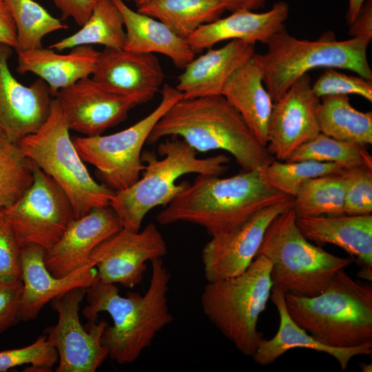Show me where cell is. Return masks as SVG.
<instances>
[{"instance_id": "1", "label": "cell", "mask_w": 372, "mask_h": 372, "mask_svg": "<svg viewBox=\"0 0 372 372\" xmlns=\"http://www.w3.org/2000/svg\"><path fill=\"white\" fill-rule=\"evenodd\" d=\"M150 262L151 280L143 295L130 292L122 296L115 284L96 278L85 289L88 304L83 314L89 322H95L102 311L111 316L113 324L105 327L101 343L108 358L121 365L136 361L157 333L174 320L167 304L170 272L162 258Z\"/></svg>"}, {"instance_id": "2", "label": "cell", "mask_w": 372, "mask_h": 372, "mask_svg": "<svg viewBox=\"0 0 372 372\" xmlns=\"http://www.w3.org/2000/svg\"><path fill=\"white\" fill-rule=\"evenodd\" d=\"M166 136L180 137L198 152L226 151L243 172L262 171L275 160L223 95L175 103L156 123L146 143Z\"/></svg>"}, {"instance_id": "3", "label": "cell", "mask_w": 372, "mask_h": 372, "mask_svg": "<svg viewBox=\"0 0 372 372\" xmlns=\"http://www.w3.org/2000/svg\"><path fill=\"white\" fill-rule=\"evenodd\" d=\"M197 175L193 183L156 215L158 223H191L214 236L234 229L260 209L291 197L267 185L259 171L228 178Z\"/></svg>"}, {"instance_id": "4", "label": "cell", "mask_w": 372, "mask_h": 372, "mask_svg": "<svg viewBox=\"0 0 372 372\" xmlns=\"http://www.w3.org/2000/svg\"><path fill=\"white\" fill-rule=\"evenodd\" d=\"M158 155L142 152L145 167L142 178L131 186L114 192L109 206L120 220L123 228L138 231L146 214L158 206L167 205L189 185L176 183L187 174L220 176L227 169L229 158L221 154L198 158V152L183 139L171 136L157 147Z\"/></svg>"}, {"instance_id": "5", "label": "cell", "mask_w": 372, "mask_h": 372, "mask_svg": "<svg viewBox=\"0 0 372 372\" xmlns=\"http://www.w3.org/2000/svg\"><path fill=\"white\" fill-rule=\"evenodd\" d=\"M291 318L315 339L329 347L372 344V286L339 270L319 295L285 293Z\"/></svg>"}, {"instance_id": "6", "label": "cell", "mask_w": 372, "mask_h": 372, "mask_svg": "<svg viewBox=\"0 0 372 372\" xmlns=\"http://www.w3.org/2000/svg\"><path fill=\"white\" fill-rule=\"evenodd\" d=\"M370 41L363 37L338 41L331 32L315 41L301 40L291 36L285 25L267 41V52L254 53V58L262 70L263 82L274 103L293 83L316 68L349 70L372 80L366 56Z\"/></svg>"}, {"instance_id": "7", "label": "cell", "mask_w": 372, "mask_h": 372, "mask_svg": "<svg viewBox=\"0 0 372 372\" xmlns=\"http://www.w3.org/2000/svg\"><path fill=\"white\" fill-rule=\"evenodd\" d=\"M271 261L272 289L303 297L322 293L352 258L333 255L311 243L296 225L293 207L267 227L257 255Z\"/></svg>"}, {"instance_id": "8", "label": "cell", "mask_w": 372, "mask_h": 372, "mask_svg": "<svg viewBox=\"0 0 372 372\" xmlns=\"http://www.w3.org/2000/svg\"><path fill=\"white\" fill-rule=\"evenodd\" d=\"M271 261L256 256L241 274L207 282L201 296L204 314L242 354L252 357L262 339L257 329L270 298Z\"/></svg>"}, {"instance_id": "9", "label": "cell", "mask_w": 372, "mask_h": 372, "mask_svg": "<svg viewBox=\"0 0 372 372\" xmlns=\"http://www.w3.org/2000/svg\"><path fill=\"white\" fill-rule=\"evenodd\" d=\"M70 130L59 103L53 98L43 125L17 144L26 157L61 187L77 218L93 208L109 206L115 192L91 176L70 138Z\"/></svg>"}, {"instance_id": "10", "label": "cell", "mask_w": 372, "mask_h": 372, "mask_svg": "<svg viewBox=\"0 0 372 372\" xmlns=\"http://www.w3.org/2000/svg\"><path fill=\"white\" fill-rule=\"evenodd\" d=\"M182 99L180 91L165 84L161 102L145 118L112 134L74 137L73 143L81 159L96 167L105 185L115 192L126 189L139 179L145 169L142 149L154 127Z\"/></svg>"}, {"instance_id": "11", "label": "cell", "mask_w": 372, "mask_h": 372, "mask_svg": "<svg viewBox=\"0 0 372 372\" xmlns=\"http://www.w3.org/2000/svg\"><path fill=\"white\" fill-rule=\"evenodd\" d=\"M34 180L23 196L1 213L22 248L28 245L50 249L75 218L61 187L34 163Z\"/></svg>"}, {"instance_id": "12", "label": "cell", "mask_w": 372, "mask_h": 372, "mask_svg": "<svg viewBox=\"0 0 372 372\" xmlns=\"http://www.w3.org/2000/svg\"><path fill=\"white\" fill-rule=\"evenodd\" d=\"M85 296V289L76 288L50 302L58 321L45 333L58 353L57 372H94L108 357L101 343L107 322H89L88 330L80 322L79 312Z\"/></svg>"}, {"instance_id": "13", "label": "cell", "mask_w": 372, "mask_h": 372, "mask_svg": "<svg viewBox=\"0 0 372 372\" xmlns=\"http://www.w3.org/2000/svg\"><path fill=\"white\" fill-rule=\"evenodd\" d=\"M167 251L162 234L150 223L138 231L122 228L99 245L89 260L99 280L132 288L141 282L146 262L163 258Z\"/></svg>"}, {"instance_id": "14", "label": "cell", "mask_w": 372, "mask_h": 372, "mask_svg": "<svg viewBox=\"0 0 372 372\" xmlns=\"http://www.w3.org/2000/svg\"><path fill=\"white\" fill-rule=\"evenodd\" d=\"M293 197H289L269 205L234 229L212 236L201 253L207 281L229 278L243 273L256 258L270 223L293 207Z\"/></svg>"}, {"instance_id": "15", "label": "cell", "mask_w": 372, "mask_h": 372, "mask_svg": "<svg viewBox=\"0 0 372 372\" xmlns=\"http://www.w3.org/2000/svg\"><path fill=\"white\" fill-rule=\"evenodd\" d=\"M311 85L307 73L273 103L267 147L276 160L285 161L298 147L320 133L316 118L320 98L313 92Z\"/></svg>"}, {"instance_id": "16", "label": "cell", "mask_w": 372, "mask_h": 372, "mask_svg": "<svg viewBox=\"0 0 372 372\" xmlns=\"http://www.w3.org/2000/svg\"><path fill=\"white\" fill-rule=\"evenodd\" d=\"M12 52V48L0 43V130L18 143L43 125L53 98L43 79L26 86L14 77L8 67Z\"/></svg>"}, {"instance_id": "17", "label": "cell", "mask_w": 372, "mask_h": 372, "mask_svg": "<svg viewBox=\"0 0 372 372\" xmlns=\"http://www.w3.org/2000/svg\"><path fill=\"white\" fill-rule=\"evenodd\" d=\"M54 98L69 129L85 136L101 135L125 121L130 110L138 105L134 99L109 92L90 77L60 90Z\"/></svg>"}, {"instance_id": "18", "label": "cell", "mask_w": 372, "mask_h": 372, "mask_svg": "<svg viewBox=\"0 0 372 372\" xmlns=\"http://www.w3.org/2000/svg\"><path fill=\"white\" fill-rule=\"evenodd\" d=\"M92 75V79L105 90L132 98L138 105L151 101L165 78L154 54L111 48H104L99 52Z\"/></svg>"}, {"instance_id": "19", "label": "cell", "mask_w": 372, "mask_h": 372, "mask_svg": "<svg viewBox=\"0 0 372 372\" xmlns=\"http://www.w3.org/2000/svg\"><path fill=\"white\" fill-rule=\"evenodd\" d=\"M45 251L36 245H28L21 248V280L23 290L20 301V320L35 318L47 303L72 289L87 288L96 278V271L90 260L65 276H53L45 266Z\"/></svg>"}, {"instance_id": "20", "label": "cell", "mask_w": 372, "mask_h": 372, "mask_svg": "<svg viewBox=\"0 0 372 372\" xmlns=\"http://www.w3.org/2000/svg\"><path fill=\"white\" fill-rule=\"evenodd\" d=\"M123 228L110 207H95L74 218L59 241L45 251L44 262L56 277L65 276L87 262L93 250Z\"/></svg>"}, {"instance_id": "21", "label": "cell", "mask_w": 372, "mask_h": 372, "mask_svg": "<svg viewBox=\"0 0 372 372\" xmlns=\"http://www.w3.org/2000/svg\"><path fill=\"white\" fill-rule=\"evenodd\" d=\"M289 11V6L284 1L275 3L269 10L261 13L240 9L227 17L201 25L186 40L195 54L227 40L266 44L285 25Z\"/></svg>"}, {"instance_id": "22", "label": "cell", "mask_w": 372, "mask_h": 372, "mask_svg": "<svg viewBox=\"0 0 372 372\" xmlns=\"http://www.w3.org/2000/svg\"><path fill=\"white\" fill-rule=\"evenodd\" d=\"M255 44L234 39L220 48H209L186 65L176 88L183 99L221 95L233 72L254 54Z\"/></svg>"}, {"instance_id": "23", "label": "cell", "mask_w": 372, "mask_h": 372, "mask_svg": "<svg viewBox=\"0 0 372 372\" xmlns=\"http://www.w3.org/2000/svg\"><path fill=\"white\" fill-rule=\"evenodd\" d=\"M285 292L271 289L270 299L276 306L280 318L276 334L269 340L262 339L256 353L252 356L259 365L266 366L273 363L280 356L295 348L309 349L323 352L333 357L345 371L349 361L354 356L369 355L372 344L350 348H338L322 344L300 327L290 316L285 304Z\"/></svg>"}, {"instance_id": "24", "label": "cell", "mask_w": 372, "mask_h": 372, "mask_svg": "<svg viewBox=\"0 0 372 372\" xmlns=\"http://www.w3.org/2000/svg\"><path fill=\"white\" fill-rule=\"evenodd\" d=\"M296 225L307 240L335 245L372 269V214L296 217Z\"/></svg>"}, {"instance_id": "25", "label": "cell", "mask_w": 372, "mask_h": 372, "mask_svg": "<svg viewBox=\"0 0 372 372\" xmlns=\"http://www.w3.org/2000/svg\"><path fill=\"white\" fill-rule=\"evenodd\" d=\"M90 45H78L67 54L50 48H37L18 52L17 71L33 73L49 86L52 98L61 89L90 77L99 55Z\"/></svg>"}, {"instance_id": "26", "label": "cell", "mask_w": 372, "mask_h": 372, "mask_svg": "<svg viewBox=\"0 0 372 372\" xmlns=\"http://www.w3.org/2000/svg\"><path fill=\"white\" fill-rule=\"evenodd\" d=\"M263 80L262 70L253 55L230 76L221 95L238 112L257 140L267 146L273 101Z\"/></svg>"}, {"instance_id": "27", "label": "cell", "mask_w": 372, "mask_h": 372, "mask_svg": "<svg viewBox=\"0 0 372 372\" xmlns=\"http://www.w3.org/2000/svg\"><path fill=\"white\" fill-rule=\"evenodd\" d=\"M121 12L125 41L123 49L139 53H159L184 69L195 56L186 39L176 34L163 22L132 10L123 0H111Z\"/></svg>"}, {"instance_id": "28", "label": "cell", "mask_w": 372, "mask_h": 372, "mask_svg": "<svg viewBox=\"0 0 372 372\" xmlns=\"http://www.w3.org/2000/svg\"><path fill=\"white\" fill-rule=\"evenodd\" d=\"M316 107L320 133L335 139L364 145L372 144V112L354 108L348 95H326Z\"/></svg>"}, {"instance_id": "29", "label": "cell", "mask_w": 372, "mask_h": 372, "mask_svg": "<svg viewBox=\"0 0 372 372\" xmlns=\"http://www.w3.org/2000/svg\"><path fill=\"white\" fill-rule=\"evenodd\" d=\"M137 11L187 39L201 25L220 18L225 6L221 0H149Z\"/></svg>"}, {"instance_id": "30", "label": "cell", "mask_w": 372, "mask_h": 372, "mask_svg": "<svg viewBox=\"0 0 372 372\" xmlns=\"http://www.w3.org/2000/svg\"><path fill=\"white\" fill-rule=\"evenodd\" d=\"M125 41V31L121 12L111 0H98L89 19L79 31L55 42L48 48L63 51L78 45L92 44L123 48Z\"/></svg>"}, {"instance_id": "31", "label": "cell", "mask_w": 372, "mask_h": 372, "mask_svg": "<svg viewBox=\"0 0 372 372\" xmlns=\"http://www.w3.org/2000/svg\"><path fill=\"white\" fill-rule=\"evenodd\" d=\"M347 184L343 170L309 180L293 198L296 217L344 215Z\"/></svg>"}, {"instance_id": "32", "label": "cell", "mask_w": 372, "mask_h": 372, "mask_svg": "<svg viewBox=\"0 0 372 372\" xmlns=\"http://www.w3.org/2000/svg\"><path fill=\"white\" fill-rule=\"evenodd\" d=\"M17 28V53L43 48L48 34L68 28L34 0H3Z\"/></svg>"}, {"instance_id": "33", "label": "cell", "mask_w": 372, "mask_h": 372, "mask_svg": "<svg viewBox=\"0 0 372 372\" xmlns=\"http://www.w3.org/2000/svg\"><path fill=\"white\" fill-rule=\"evenodd\" d=\"M306 160L333 163L344 168H372V157L366 145L339 141L320 132L298 147L285 161Z\"/></svg>"}, {"instance_id": "34", "label": "cell", "mask_w": 372, "mask_h": 372, "mask_svg": "<svg viewBox=\"0 0 372 372\" xmlns=\"http://www.w3.org/2000/svg\"><path fill=\"white\" fill-rule=\"evenodd\" d=\"M33 180L32 161L0 130V211L19 200Z\"/></svg>"}, {"instance_id": "35", "label": "cell", "mask_w": 372, "mask_h": 372, "mask_svg": "<svg viewBox=\"0 0 372 372\" xmlns=\"http://www.w3.org/2000/svg\"><path fill=\"white\" fill-rule=\"evenodd\" d=\"M344 168L335 163L306 160L287 162L275 160L260 171L269 186L291 197H296L304 184L311 178L340 173Z\"/></svg>"}, {"instance_id": "36", "label": "cell", "mask_w": 372, "mask_h": 372, "mask_svg": "<svg viewBox=\"0 0 372 372\" xmlns=\"http://www.w3.org/2000/svg\"><path fill=\"white\" fill-rule=\"evenodd\" d=\"M56 349L48 340L46 335L39 336L27 347L0 352V372H5L15 366L30 364L32 369L40 371H50L58 363Z\"/></svg>"}, {"instance_id": "37", "label": "cell", "mask_w": 372, "mask_h": 372, "mask_svg": "<svg viewBox=\"0 0 372 372\" xmlns=\"http://www.w3.org/2000/svg\"><path fill=\"white\" fill-rule=\"evenodd\" d=\"M347 184L344 211L347 215L371 214L372 168H344Z\"/></svg>"}, {"instance_id": "38", "label": "cell", "mask_w": 372, "mask_h": 372, "mask_svg": "<svg viewBox=\"0 0 372 372\" xmlns=\"http://www.w3.org/2000/svg\"><path fill=\"white\" fill-rule=\"evenodd\" d=\"M325 69L311 85L313 92L318 98L326 95L355 94L372 102V80L359 75H347L335 68Z\"/></svg>"}, {"instance_id": "39", "label": "cell", "mask_w": 372, "mask_h": 372, "mask_svg": "<svg viewBox=\"0 0 372 372\" xmlns=\"http://www.w3.org/2000/svg\"><path fill=\"white\" fill-rule=\"evenodd\" d=\"M21 250L14 233L0 211V282L21 280Z\"/></svg>"}, {"instance_id": "40", "label": "cell", "mask_w": 372, "mask_h": 372, "mask_svg": "<svg viewBox=\"0 0 372 372\" xmlns=\"http://www.w3.org/2000/svg\"><path fill=\"white\" fill-rule=\"evenodd\" d=\"M22 290L21 280L0 282V333L20 321L19 309Z\"/></svg>"}, {"instance_id": "41", "label": "cell", "mask_w": 372, "mask_h": 372, "mask_svg": "<svg viewBox=\"0 0 372 372\" xmlns=\"http://www.w3.org/2000/svg\"><path fill=\"white\" fill-rule=\"evenodd\" d=\"M61 12L62 19L72 18L82 26L89 19L98 0H52Z\"/></svg>"}, {"instance_id": "42", "label": "cell", "mask_w": 372, "mask_h": 372, "mask_svg": "<svg viewBox=\"0 0 372 372\" xmlns=\"http://www.w3.org/2000/svg\"><path fill=\"white\" fill-rule=\"evenodd\" d=\"M351 37L372 38V1L366 0L357 17L349 25Z\"/></svg>"}, {"instance_id": "43", "label": "cell", "mask_w": 372, "mask_h": 372, "mask_svg": "<svg viewBox=\"0 0 372 372\" xmlns=\"http://www.w3.org/2000/svg\"><path fill=\"white\" fill-rule=\"evenodd\" d=\"M0 43L14 49L17 45L15 23L3 0H0Z\"/></svg>"}, {"instance_id": "44", "label": "cell", "mask_w": 372, "mask_h": 372, "mask_svg": "<svg viewBox=\"0 0 372 372\" xmlns=\"http://www.w3.org/2000/svg\"><path fill=\"white\" fill-rule=\"evenodd\" d=\"M225 6V10L231 12L240 9L256 10L265 7L266 0H221Z\"/></svg>"}, {"instance_id": "45", "label": "cell", "mask_w": 372, "mask_h": 372, "mask_svg": "<svg viewBox=\"0 0 372 372\" xmlns=\"http://www.w3.org/2000/svg\"><path fill=\"white\" fill-rule=\"evenodd\" d=\"M366 0H349L348 10L346 14L347 23L350 25L359 13Z\"/></svg>"}, {"instance_id": "46", "label": "cell", "mask_w": 372, "mask_h": 372, "mask_svg": "<svg viewBox=\"0 0 372 372\" xmlns=\"http://www.w3.org/2000/svg\"><path fill=\"white\" fill-rule=\"evenodd\" d=\"M372 269L368 267H362V269L358 273L360 278L371 281Z\"/></svg>"}, {"instance_id": "47", "label": "cell", "mask_w": 372, "mask_h": 372, "mask_svg": "<svg viewBox=\"0 0 372 372\" xmlns=\"http://www.w3.org/2000/svg\"><path fill=\"white\" fill-rule=\"evenodd\" d=\"M360 367L362 369V371L363 372H371L372 369V364H366V363H360Z\"/></svg>"}, {"instance_id": "48", "label": "cell", "mask_w": 372, "mask_h": 372, "mask_svg": "<svg viewBox=\"0 0 372 372\" xmlns=\"http://www.w3.org/2000/svg\"><path fill=\"white\" fill-rule=\"evenodd\" d=\"M137 8L147 3L149 0H132Z\"/></svg>"}]
</instances>
